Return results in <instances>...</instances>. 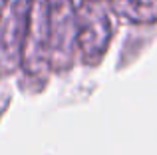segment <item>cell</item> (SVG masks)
I'll return each mask as SVG.
<instances>
[{"instance_id": "1", "label": "cell", "mask_w": 157, "mask_h": 155, "mask_svg": "<svg viewBox=\"0 0 157 155\" xmlns=\"http://www.w3.org/2000/svg\"><path fill=\"white\" fill-rule=\"evenodd\" d=\"M76 14V44L88 62L104 56L111 40V6L101 0H72Z\"/></svg>"}, {"instance_id": "2", "label": "cell", "mask_w": 157, "mask_h": 155, "mask_svg": "<svg viewBox=\"0 0 157 155\" xmlns=\"http://www.w3.org/2000/svg\"><path fill=\"white\" fill-rule=\"evenodd\" d=\"M20 58L30 74L44 72L50 62V20L48 0H32L28 4L26 28H24Z\"/></svg>"}, {"instance_id": "3", "label": "cell", "mask_w": 157, "mask_h": 155, "mask_svg": "<svg viewBox=\"0 0 157 155\" xmlns=\"http://www.w3.org/2000/svg\"><path fill=\"white\" fill-rule=\"evenodd\" d=\"M50 20V60L64 56L70 60L76 44V14L72 0H48Z\"/></svg>"}, {"instance_id": "4", "label": "cell", "mask_w": 157, "mask_h": 155, "mask_svg": "<svg viewBox=\"0 0 157 155\" xmlns=\"http://www.w3.org/2000/svg\"><path fill=\"white\" fill-rule=\"evenodd\" d=\"M111 8L129 22L157 20V0H113Z\"/></svg>"}, {"instance_id": "5", "label": "cell", "mask_w": 157, "mask_h": 155, "mask_svg": "<svg viewBox=\"0 0 157 155\" xmlns=\"http://www.w3.org/2000/svg\"><path fill=\"white\" fill-rule=\"evenodd\" d=\"M4 4H6V0H0V16H2V10H4Z\"/></svg>"}]
</instances>
